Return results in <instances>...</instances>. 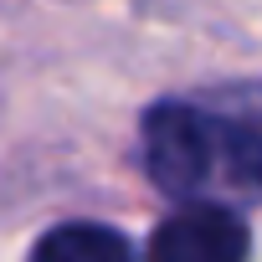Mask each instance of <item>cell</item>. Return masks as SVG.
<instances>
[{
    "instance_id": "obj_4",
    "label": "cell",
    "mask_w": 262,
    "mask_h": 262,
    "mask_svg": "<svg viewBox=\"0 0 262 262\" xmlns=\"http://www.w3.org/2000/svg\"><path fill=\"white\" fill-rule=\"evenodd\" d=\"M221 103H231L242 118H252L257 123V134H262V88H226V93H216Z\"/></svg>"
},
{
    "instance_id": "obj_1",
    "label": "cell",
    "mask_w": 262,
    "mask_h": 262,
    "mask_svg": "<svg viewBox=\"0 0 262 262\" xmlns=\"http://www.w3.org/2000/svg\"><path fill=\"white\" fill-rule=\"evenodd\" d=\"M139 149L170 201L247 206L262 195V134L216 93L155 103L139 123Z\"/></svg>"
},
{
    "instance_id": "obj_3",
    "label": "cell",
    "mask_w": 262,
    "mask_h": 262,
    "mask_svg": "<svg viewBox=\"0 0 262 262\" xmlns=\"http://www.w3.org/2000/svg\"><path fill=\"white\" fill-rule=\"evenodd\" d=\"M31 262H139V257L128 247V236H118L113 226L62 221L31 247Z\"/></svg>"
},
{
    "instance_id": "obj_2",
    "label": "cell",
    "mask_w": 262,
    "mask_h": 262,
    "mask_svg": "<svg viewBox=\"0 0 262 262\" xmlns=\"http://www.w3.org/2000/svg\"><path fill=\"white\" fill-rule=\"evenodd\" d=\"M252 231L236 216V206L216 201H180L175 216H165L144 247V262H247Z\"/></svg>"
}]
</instances>
